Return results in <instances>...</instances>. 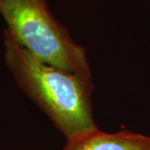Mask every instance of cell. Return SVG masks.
Segmentation results:
<instances>
[{
  "instance_id": "cell-1",
  "label": "cell",
  "mask_w": 150,
  "mask_h": 150,
  "mask_svg": "<svg viewBox=\"0 0 150 150\" xmlns=\"http://www.w3.org/2000/svg\"><path fill=\"white\" fill-rule=\"evenodd\" d=\"M5 64L19 88L71 139L97 130L92 79L39 61L4 31Z\"/></svg>"
},
{
  "instance_id": "cell-2",
  "label": "cell",
  "mask_w": 150,
  "mask_h": 150,
  "mask_svg": "<svg viewBox=\"0 0 150 150\" xmlns=\"http://www.w3.org/2000/svg\"><path fill=\"white\" fill-rule=\"evenodd\" d=\"M6 32L39 61L92 79L85 49L56 19L46 0H1Z\"/></svg>"
},
{
  "instance_id": "cell-3",
  "label": "cell",
  "mask_w": 150,
  "mask_h": 150,
  "mask_svg": "<svg viewBox=\"0 0 150 150\" xmlns=\"http://www.w3.org/2000/svg\"><path fill=\"white\" fill-rule=\"evenodd\" d=\"M62 150H150V137L130 132L106 133L97 129L68 139Z\"/></svg>"
},
{
  "instance_id": "cell-4",
  "label": "cell",
  "mask_w": 150,
  "mask_h": 150,
  "mask_svg": "<svg viewBox=\"0 0 150 150\" xmlns=\"http://www.w3.org/2000/svg\"><path fill=\"white\" fill-rule=\"evenodd\" d=\"M0 1H1V0H0Z\"/></svg>"
}]
</instances>
